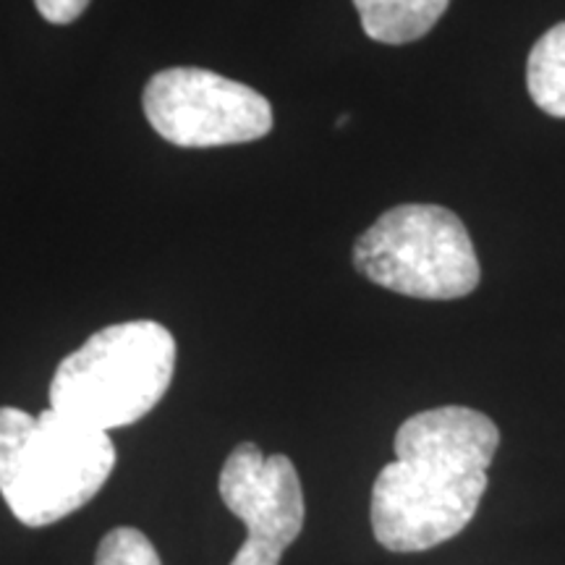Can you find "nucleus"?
Listing matches in <instances>:
<instances>
[{"label": "nucleus", "mask_w": 565, "mask_h": 565, "mask_svg": "<svg viewBox=\"0 0 565 565\" xmlns=\"http://www.w3.org/2000/svg\"><path fill=\"white\" fill-rule=\"evenodd\" d=\"M500 445L490 416L466 406L414 414L395 433V461L372 487V532L391 553H422L475 519Z\"/></svg>", "instance_id": "1"}, {"label": "nucleus", "mask_w": 565, "mask_h": 565, "mask_svg": "<svg viewBox=\"0 0 565 565\" xmlns=\"http://www.w3.org/2000/svg\"><path fill=\"white\" fill-rule=\"evenodd\" d=\"M116 445L103 429L47 408L32 416L0 408V494L24 526H47L76 513L103 490Z\"/></svg>", "instance_id": "2"}, {"label": "nucleus", "mask_w": 565, "mask_h": 565, "mask_svg": "<svg viewBox=\"0 0 565 565\" xmlns=\"http://www.w3.org/2000/svg\"><path fill=\"white\" fill-rule=\"evenodd\" d=\"M173 370L175 338L160 322L108 324L58 364L51 408L103 433L129 427L160 404Z\"/></svg>", "instance_id": "3"}, {"label": "nucleus", "mask_w": 565, "mask_h": 565, "mask_svg": "<svg viewBox=\"0 0 565 565\" xmlns=\"http://www.w3.org/2000/svg\"><path fill=\"white\" fill-rule=\"evenodd\" d=\"M353 267L387 291L450 301L469 296L482 270L461 217L440 204H398L353 244Z\"/></svg>", "instance_id": "4"}, {"label": "nucleus", "mask_w": 565, "mask_h": 565, "mask_svg": "<svg viewBox=\"0 0 565 565\" xmlns=\"http://www.w3.org/2000/svg\"><path fill=\"white\" fill-rule=\"evenodd\" d=\"M141 108L162 139L192 150L246 145L273 129L265 95L207 68L158 71L147 82Z\"/></svg>", "instance_id": "5"}, {"label": "nucleus", "mask_w": 565, "mask_h": 565, "mask_svg": "<svg viewBox=\"0 0 565 565\" xmlns=\"http://www.w3.org/2000/svg\"><path fill=\"white\" fill-rule=\"evenodd\" d=\"M217 490L225 508L244 521L246 540L231 565H278L303 529V490L288 456H265L242 443L225 458Z\"/></svg>", "instance_id": "6"}, {"label": "nucleus", "mask_w": 565, "mask_h": 565, "mask_svg": "<svg viewBox=\"0 0 565 565\" xmlns=\"http://www.w3.org/2000/svg\"><path fill=\"white\" fill-rule=\"evenodd\" d=\"M450 0H353L366 38L383 45H406L422 40L443 13Z\"/></svg>", "instance_id": "7"}, {"label": "nucleus", "mask_w": 565, "mask_h": 565, "mask_svg": "<svg viewBox=\"0 0 565 565\" xmlns=\"http://www.w3.org/2000/svg\"><path fill=\"white\" fill-rule=\"evenodd\" d=\"M526 87L536 108L565 118V21L536 40L526 63Z\"/></svg>", "instance_id": "8"}, {"label": "nucleus", "mask_w": 565, "mask_h": 565, "mask_svg": "<svg viewBox=\"0 0 565 565\" xmlns=\"http://www.w3.org/2000/svg\"><path fill=\"white\" fill-rule=\"evenodd\" d=\"M95 565H162L158 550L145 532L134 526H118L103 536Z\"/></svg>", "instance_id": "9"}, {"label": "nucleus", "mask_w": 565, "mask_h": 565, "mask_svg": "<svg viewBox=\"0 0 565 565\" xmlns=\"http://www.w3.org/2000/svg\"><path fill=\"white\" fill-rule=\"evenodd\" d=\"M92 0H34L40 17L51 24H71L87 11Z\"/></svg>", "instance_id": "10"}]
</instances>
